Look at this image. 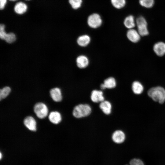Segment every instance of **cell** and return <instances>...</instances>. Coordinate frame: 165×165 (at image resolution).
I'll return each mask as SVG.
<instances>
[{"instance_id":"1","label":"cell","mask_w":165,"mask_h":165,"mask_svg":"<svg viewBox=\"0 0 165 165\" xmlns=\"http://www.w3.org/2000/svg\"><path fill=\"white\" fill-rule=\"evenodd\" d=\"M148 96L156 102L160 104L165 101V90L163 87L158 86L150 88L148 91Z\"/></svg>"},{"instance_id":"2","label":"cell","mask_w":165,"mask_h":165,"mask_svg":"<svg viewBox=\"0 0 165 165\" xmlns=\"http://www.w3.org/2000/svg\"><path fill=\"white\" fill-rule=\"evenodd\" d=\"M91 112L90 106L86 104H80L75 106L73 110V116L77 118L87 116Z\"/></svg>"},{"instance_id":"3","label":"cell","mask_w":165,"mask_h":165,"mask_svg":"<svg viewBox=\"0 0 165 165\" xmlns=\"http://www.w3.org/2000/svg\"><path fill=\"white\" fill-rule=\"evenodd\" d=\"M136 23L137 31L141 36H145L148 34L147 22L144 17L142 16L138 17L136 20Z\"/></svg>"},{"instance_id":"4","label":"cell","mask_w":165,"mask_h":165,"mask_svg":"<svg viewBox=\"0 0 165 165\" xmlns=\"http://www.w3.org/2000/svg\"><path fill=\"white\" fill-rule=\"evenodd\" d=\"M34 111L37 116L39 118L46 117L48 114V109L46 105L42 102L36 104L34 107Z\"/></svg>"},{"instance_id":"5","label":"cell","mask_w":165,"mask_h":165,"mask_svg":"<svg viewBox=\"0 0 165 165\" xmlns=\"http://www.w3.org/2000/svg\"><path fill=\"white\" fill-rule=\"evenodd\" d=\"M87 23L90 28H96L101 25L102 20L100 16L98 14L94 13L90 15L88 17Z\"/></svg>"},{"instance_id":"6","label":"cell","mask_w":165,"mask_h":165,"mask_svg":"<svg viewBox=\"0 0 165 165\" xmlns=\"http://www.w3.org/2000/svg\"><path fill=\"white\" fill-rule=\"evenodd\" d=\"M127 36L130 41L133 43H136L140 40L141 36L137 30L132 28L129 29L127 31Z\"/></svg>"},{"instance_id":"7","label":"cell","mask_w":165,"mask_h":165,"mask_svg":"<svg viewBox=\"0 0 165 165\" xmlns=\"http://www.w3.org/2000/svg\"><path fill=\"white\" fill-rule=\"evenodd\" d=\"M76 62L79 68L83 69L88 66L89 61L88 58L85 55H80L77 57Z\"/></svg>"},{"instance_id":"8","label":"cell","mask_w":165,"mask_h":165,"mask_svg":"<svg viewBox=\"0 0 165 165\" xmlns=\"http://www.w3.org/2000/svg\"><path fill=\"white\" fill-rule=\"evenodd\" d=\"M153 50L158 56H163L165 54V43L162 42L156 43L153 46Z\"/></svg>"},{"instance_id":"9","label":"cell","mask_w":165,"mask_h":165,"mask_svg":"<svg viewBox=\"0 0 165 165\" xmlns=\"http://www.w3.org/2000/svg\"><path fill=\"white\" fill-rule=\"evenodd\" d=\"M112 138L113 141L117 144L123 143L125 139V135L124 133L121 130H117L113 134Z\"/></svg>"},{"instance_id":"10","label":"cell","mask_w":165,"mask_h":165,"mask_svg":"<svg viewBox=\"0 0 165 165\" xmlns=\"http://www.w3.org/2000/svg\"><path fill=\"white\" fill-rule=\"evenodd\" d=\"M25 126L30 130L35 131L36 130V123L35 119L32 116L26 117L24 121Z\"/></svg>"},{"instance_id":"11","label":"cell","mask_w":165,"mask_h":165,"mask_svg":"<svg viewBox=\"0 0 165 165\" xmlns=\"http://www.w3.org/2000/svg\"><path fill=\"white\" fill-rule=\"evenodd\" d=\"M90 97L92 101L95 103L101 102L104 101L103 92L99 90H93L91 93Z\"/></svg>"},{"instance_id":"12","label":"cell","mask_w":165,"mask_h":165,"mask_svg":"<svg viewBox=\"0 0 165 165\" xmlns=\"http://www.w3.org/2000/svg\"><path fill=\"white\" fill-rule=\"evenodd\" d=\"M91 41L89 36L84 35L79 36L77 39V44L81 47H85L88 45Z\"/></svg>"},{"instance_id":"13","label":"cell","mask_w":165,"mask_h":165,"mask_svg":"<svg viewBox=\"0 0 165 165\" xmlns=\"http://www.w3.org/2000/svg\"><path fill=\"white\" fill-rule=\"evenodd\" d=\"M50 96L53 101L56 102L61 101L62 96L61 90L58 88H54L50 91Z\"/></svg>"},{"instance_id":"14","label":"cell","mask_w":165,"mask_h":165,"mask_svg":"<svg viewBox=\"0 0 165 165\" xmlns=\"http://www.w3.org/2000/svg\"><path fill=\"white\" fill-rule=\"evenodd\" d=\"M28 7L27 5L22 2H17L14 7V10L18 14L24 13L27 10Z\"/></svg>"},{"instance_id":"15","label":"cell","mask_w":165,"mask_h":165,"mask_svg":"<svg viewBox=\"0 0 165 165\" xmlns=\"http://www.w3.org/2000/svg\"><path fill=\"white\" fill-rule=\"evenodd\" d=\"M50 121L55 124L59 123L61 120V116L59 112L57 111L51 112L49 116Z\"/></svg>"},{"instance_id":"16","label":"cell","mask_w":165,"mask_h":165,"mask_svg":"<svg viewBox=\"0 0 165 165\" xmlns=\"http://www.w3.org/2000/svg\"><path fill=\"white\" fill-rule=\"evenodd\" d=\"M99 107L105 114L108 115L111 113L112 105L111 103L108 101L104 100L101 102Z\"/></svg>"},{"instance_id":"17","label":"cell","mask_w":165,"mask_h":165,"mask_svg":"<svg viewBox=\"0 0 165 165\" xmlns=\"http://www.w3.org/2000/svg\"><path fill=\"white\" fill-rule=\"evenodd\" d=\"M124 24L129 29L133 28L136 25V20L133 16L130 15L127 16L124 20Z\"/></svg>"},{"instance_id":"18","label":"cell","mask_w":165,"mask_h":165,"mask_svg":"<svg viewBox=\"0 0 165 165\" xmlns=\"http://www.w3.org/2000/svg\"><path fill=\"white\" fill-rule=\"evenodd\" d=\"M132 89L134 94H140L143 91L144 87L140 82L135 81L132 84Z\"/></svg>"},{"instance_id":"19","label":"cell","mask_w":165,"mask_h":165,"mask_svg":"<svg viewBox=\"0 0 165 165\" xmlns=\"http://www.w3.org/2000/svg\"><path fill=\"white\" fill-rule=\"evenodd\" d=\"M103 84L105 89H112L116 86V82L115 79L111 77L105 79Z\"/></svg>"},{"instance_id":"20","label":"cell","mask_w":165,"mask_h":165,"mask_svg":"<svg viewBox=\"0 0 165 165\" xmlns=\"http://www.w3.org/2000/svg\"><path fill=\"white\" fill-rule=\"evenodd\" d=\"M111 1L113 6L118 9L124 7L126 3L125 0H111Z\"/></svg>"},{"instance_id":"21","label":"cell","mask_w":165,"mask_h":165,"mask_svg":"<svg viewBox=\"0 0 165 165\" xmlns=\"http://www.w3.org/2000/svg\"><path fill=\"white\" fill-rule=\"evenodd\" d=\"M139 3L143 7L150 8L153 6L154 0H139Z\"/></svg>"},{"instance_id":"22","label":"cell","mask_w":165,"mask_h":165,"mask_svg":"<svg viewBox=\"0 0 165 165\" xmlns=\"http://www.w3.org/2000/svg\"><path fill=\"white\" fill-rule=\"evenodd\" d=\"M11 91V89L9 86H6L0 90V98L1 100L5 98L9 94Z\"/></svg>"},{"instance_id":"23","label":"cell","mask_w":165,"mask_h":165,"mask_svg":"<svg viewBox=\"0 0 165 165\" xmlns=\"http://www.w3.org/2000/svg\"><path fill=\"white\" fill-rule=\"evenodd\" d=\"M69 2L73 9H77L81 7L82 0H69Z\"/></svg>"},{"instance_id":"24","label":"cell","mask_w":165,"mask_h":165,"mask_svg":"<svg viewBox=\"0 0 165 165\" xmlns=\"http://www.w3.org/2000/svg\"><path fill=\"white\" fill-rule=\"evenodd\" d=\"M4 40L8 43H12L16 40V36L15 34L13 33H7Z\"/></svg>"},{"instance_id":"25","label":"cell","mask_w":165,"mask_h":165,"mask_svg":"<svg viewBox=\"0 0 165 165\" xmlns=\"http://www.w3.org/2000/svg\"><path fill=\"white\" fill-rule=\"evenodd\" d=\"M130 165H144L143 161L140 159L134 158L132 159L130 162Z\"/></svg>"},{"instance_id":"26","label":"cell","mask_w":165,"mask_h":165,"mask_svg":"<svg viewBox=\"0 0 165 165\" xmlns=\"http://www.w3.org/2000/svg\"><path fill=\"white\" fill-rule=\"evenodd\" d=\"M7 34L5 31V26L4 24H1L0 25V37L1 39H4Z\"/></svg>"},{"instance_id":"27","label":"cell","mask_w":165,"mask_h":165,"mask_svg":"<svg viewBox=\"0 0 165 165\" xmlns=\"http://www.w3.org/2000/svg\"><path fill=\"white\" fill-rule=\"evenodd\" d=\"M7 1V0H0V9H3L5 8Z\"/></svg>"},{"instance_id":"28","label":"cell","mask_w":165,"mask_h":165,"mask_svg":"<svg viewBox=\"0 0 165 165\" xmlns=\"http://www.w3.org/2000/svg\"><path fill=\"white\" fill-rule=\"evenodd\" d=\"M1 157H2V154L1 153H0V159H1Z\"/></svg>"},{"instance_id":"29","label":"cell","mask_w":165,"mask_h":165,"mask_svg":"<svg viewBox=\"0 0 165 165\" xmlns=\"http://www.w3.org/2000/svg\"><path fill=\"white\" fill-rule=\"evenodd\" d=\"M9 0L10 1H14L16 0Z\"/></svg>"},{"instance_id":"30","label":"cell","mask_w":165,"mask_h":165,"mask_svg":"<svg viewBox=\"0 0 165 165\" xmlns=\"http://www.w3.org/2000/svg\"></svg>"}]
</instances>
